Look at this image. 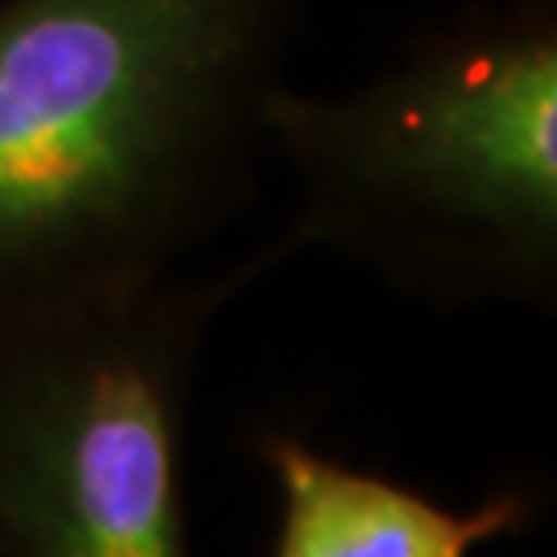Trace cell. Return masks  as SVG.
<instances>
[{
	"instance_id": "6da1fadb",
	"label": "cell",
	"mask_w": 557,
	"mask_h": 557,
	"mask_svg": "<svg viewBox=\"0 0 557 557\" xmlns=\"http://www.w3.org/2000/svg\"><path fill=\"white\" fill-rule=\"evenodd\" d=\"M294 0H0V314L170 273L244 202Z\"/></svg>"
},
{
	"instance_id": "7a4b0ae2",
	"label": "cell",
	"mask_w": 557,
	"mask_h": 557,
	"mask_svg": "<svg viewBox=\"0 0 557 557\" xmlns=\"http://www.w3.org/2000/svg\"><path fill=\"white\" fill-rule=\"evenodd\" d=\"M281 236L438 310L557 301V0H492L347 91L281 83Z\"/></svg>"
},
{
	"instance_id": "3957f363",
	"label": "cell",
	"mask_w": 557,
	"mask_h": 557,
	"mask_svg": "<svg viewBox=\"0 0 557 557\" xmlns=\"http://www.w3.org/2000/svg\"><path fill=\"white\" fill-rule=\"evenodd\" d=\"M298 257L0 314V557H199L186 442L202 347L227 301Z\"/></svg>"
},
{
	"instance_id": "277c9868",
	"label": "cell",
	"mask_w": 557,
	"mask_h": 557,
	"mask_svg": "<svg viewBox=\"0 0 557 557\" xmlns=\"http://www.w3.org/2000/svg\"><path fill=\"white\" fill-rule=\"evenodd\" d=\"M252 458L277 499L273 557H479L541 512L529 487H499L458 508L285 425L257 430Z\"/></svg>"
}]
</instances>
